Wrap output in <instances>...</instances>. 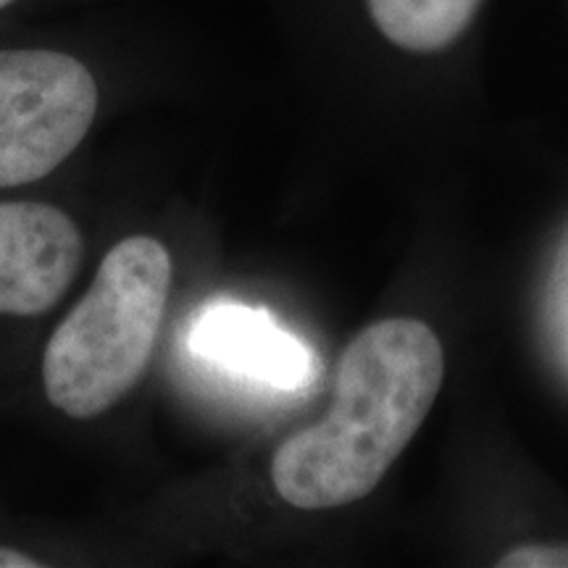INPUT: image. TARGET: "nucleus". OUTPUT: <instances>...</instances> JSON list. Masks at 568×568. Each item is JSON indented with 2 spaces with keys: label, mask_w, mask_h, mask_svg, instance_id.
Listing matches in <instances>:
<instances>
[{
  "label": "nucleus",
  "mask_w": 568,
  "mask_h": 568,
  "mask_svg": "<svg viewBox=\"0 0 568 568\" xmlns=\"http://www.w3.org/2000/svg\"><path fill=\"white\" fill-rule=\"evenodd\" d=\"M95 77L61 51H0V187L45 180L88 138Z\"/></svg>",
  "instance_id": "3"
},
{
  "label": "nucleus",
  "mask_w": 568,
  "mask_h": 568,
  "mask_svg": "<svg viewBox=\"0 0 568 568\" xmlns=\"http://www.w3.org/2000/svg\"><path fill=\"white\" fill-rule=\"evenodd\" d=\"M172 255L148 234L105 253L90 290L42 353V387L77 422L103 416L142 379L166 316Z\"/></svg>",
  "instance_id": "2"
},
{
  "label": "nucleus",
  "mask_w": 568,
  "mask_h": 568,
  "mask_svg": "<svg viewBox=\"0 0 568 568\" xmlns=\"http://www.w3.org/2000/svg\"><path fill=\"white\" fill-rule=\"evenodd\" d=\"M13 0H0V9H6V6H11Z\"/></svg>",
  "instance_id": "9"
},
{
  "label": "nucleus",
  "mask_w": 568,
  "mask_h": 568,
  "mask_svg": "<svg viewBox=\"0 0 568 568\" xmlns=\"http://www.w3.org/2000/svg\"><path fill=\"white\" fill-rule=\"evenodd\" d=\"M445 353L429 324L382 318L345 347L329 414L276 447L272 485L301 510L372 495L435 406Z\"/></svg>",
  "instance_id": "1"
},
{
  "label": "nucleus",
  "mask_w": 568,
  "mask_h": 568,
  "mask_svg": "<svg viewBox=\"0 0 568 568\" xmlns=\"http://www.w3.org/2000/svg\"><path fill=\"white\" fill-rule=\"evenodd\" d=\"M42 564L38 558L27 556L13 548H0V568H40Z\"/></svg>",
  "instance_id": "8"
},
{
  "label": "nucleus",
  "mask_w": 568,
  "mask_h": 568,
  "mask_svg": "<svg viewBox=\"0 0 568 568\" xmlns=\"http://www.w3.org/2000/svg\"><path fill=\"white\" fill-rule=\"evenodd\" d=\"M500 568H568V545H521L503 552Z\"/></svg>",
  "instance_id": "7"
},
{
  "label": "nucleus",
  "mask_w": 568,
  "mask_h": 568,
  "mask_svg": "<svg viewBox=\"0 0 568 568\" xmlns=\"http://www.w3.org/2000/svg\"><path fill=\"white\" fill-rule=\"evenodd\" d=\"M190 345L213 364L282 389L305 385L314 366L301 339L284 332L266 311L240 303H213L205 308L190 332Z\"/></svg>",
  "instance_id": "5"
},
{
  "label": "nucleus",
  "mask_w": 568,
  "mask_h": 568,
  "mask_svg": "<svg viewBox=\"0 0 568 568\" xmlns=\"http://www.w3.org/2000/svg\"><path fill=\"white\" fill-rule=\"evenodd\" d=\"M368 13L393 45L408 53H437L453 45L481 0H366Z\"/></svg>",
  "instance_id": "6"
},
{
  "label": "nucleus",
  "mask_w": 568,
  "mask_h": 568,
  "mask_svg": "<svg viewBox=\"0 0 568 568\" xmlns=\"http://www.w3.org/2000/svg\"><path fill=\"white\" fill-rule=\"evenodd\" d=\"M82 234L48 203H0V316L48 314L82 264Z\"/></svg>",
  "instance_id": "4"
}]
</instances>
